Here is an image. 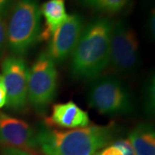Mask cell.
<instances>
[{
    "instance_id": "13",
    "label": "cell",
    "mask_w": 155,
    "mask_h": 155,
    "mask_svg": "<svg viewBox=\"0 0 155 155\" xmlns=\"http://www.w3.org/2000/svg\"><path fill=\"white\" fill-rule=\"evenodd\" d=\"M82 5L104 13H117L126 8L130 0H78Z\"/></svg>"
},
{
    "instance_id": "21",
    "label": "cell",
    "mask_w": 155,
    "mask_h": 155,
    "mask_svg": "<svg viewBox=\"0 0 155 155\" xmlns=\"http://www.w3.org/2000/svg\"><path fill=\"white\" fill-rule=\"evenodd\" d=\"M154 12L153 11V13H151L149 19V29L153 35H154Z\"/></svg>"
},
{
    "instance_id": "15",
    "label": "cell",
    "mask_w": 155,
    "mask_h": 155,
    "mask_svg": "<svg viewBox=\"0 0 155 155\" xmlns=\"http://www.w3.org/2000/svg\"><path fill=\"white\" fill-rule=\"evenodd\" d=\"M7 47V36H6V24L4 17H0V61L5 53Z\"/></svg>"
},
{
    "instance_id": "7",
    "label": "cell",
    "mask_w": 155,
    "mask_h": 155,
    "mask_svg": "<svg viewBox=\"0 0 155 155\" xmlns=\"http://www.w3.org/2000/svg\"><path fill=\"white\" fill-rule=\"evenodd\" d=\"M2 78L7 91V106L21 111L28 104V67L22 57L11 55L2 61Z\"/></svg>"
},
{
    "instance_id": "12",
    "label": "cell",
    "mask_w": 155,
    "mask_h": 155,
    "mask_svg": "<svg viewBox=\"0 0 155 155\" xmlns=\"http://www.w3.org/2000/svg\"><path fill=\"white\" fill-rule=\"evenodd\" d=\"M128 140L136 155H155V132L151 124H139L131 131Z\"/></svg>"
},
{
    "instance_id": "3",
    "label": "cell",
    "mask_w": 155,
    "mask_h": 155,
    "mask_svg": "<svg viewBox=\"0 0 155 155\" xmlns=\"http://www.w3.org/2000/svg\"><path fill=\"white\" fill-rule=\"evenodd\" d=\"M41 8L38 0H17L6 26L7 47L11 55L22 57L40 38Z\"/></svg>"
},
{
    "instance_id": "2",
    "label": "cell",
    "mask_w": 155,
    "mask_h": 155,
    "mask_svg": "<svg viewBox=\"0 0 155 155\" xmlns=\"http://www.w3.org/2000/svg\"><path fill=\"white\" fill-rule=\"evenodd\" d=\"M37 143L45 155H94L113 138V126H87L72 130L51 129L40 125Z\"/></svg>"
},
{
    "instance_id": "14",
    "label": "cell",
    "mask_w": 155,
    "mask_h": 155,
    "mask_svg": "<svg viewBox=\"0 0 155 155\" xmlns=\"http://www.w3.org/2000/svg\"><path fill=\"white\" fill-rule=\"evenodd\" d=\"M144 104L146 111L152 114L154 110V78H150L145 89Z\"/></svg>"
},
{
    "instance_id": "20",
    "label": "cell",
    "mask_w": 155,
    "mask_h": 155,
    "mask_svg": "<svg viewBox=\"0 0 155 155\" xmlns=\"http://www.w3.org/2000/svg\"><path fill=\"white\" fill-rule=\"evenodd\" d=\"M7 104V91L4 79L2 75H0V109Z\"/></svg>"
},
{
    "instance_id": "11",
    "label": "cell",
    "mask_w": 155,
    "mask_h": 155,
    "mask_svg": "<svg viewBox=\"0 0 155 155\" xmlns=\"http://www.w3.org/2000/svg\"><path fill=\"white\" fill-rule=\"evenodd\" d=\"M41 14L45 20V28L41 30L40 38L49 40L55 29L69 17L66 10L65 0H48L40 6Z\"/></svg>"
},
{
    "instance_id": "4",
    "label": "cell",
    "mask_w": 155,
    "mask_h": 155,
    "mask_svg": "<svg viewBox=\"0 0 155 155\" xmlns=\"http://www.w3.org/2000/svg\"><path fill=\"white\" fill-rule=\"evenodd\" d=\"M89 105L103 115H127L134 110L133 97L122 81L113 75L93 79L88 95Z\"/></svg>"
},
{
    "instance_id": "5",
    "label": "cell",
    "mask_w": 155,
    "mask_h": 155,
    "mask_svg": "<svg viewBox=\"0 0 155 155\" xmlns=\"http://www.w3.org/2000/svg\"><path fill=\"white\" fill-rule=\"evenodd\" d=\"M58 73L55 63L43 52L28 70V101L40 114H45L54 99Z\"/></svg>"
},
{
    "instance_id": "18",
    "label": "cell",
    "mask_w": 155,
    "mask_h": 155,
    "mask_svg": "<svg viewBox=\"0 0 155 155\" xmlns=\"http://www.w3.org/2000/svg\"><path fill=\"white\" fill-rule=\"evenodd\" d=\"M13 5L14 0H0V17L5 18L11 11Z\"/></svg>"
},
{
    "instance_id": "17",
    "label": "cell",
    "mask_w": 155,
    "mask_h": 155,
    "mask_svg": "<svg viewBox=\"0 0 155 155\" xmlns=\"http://www.w3.org/2000/svg\"><path fill=\"white\" fill-rule=\"evenodd\" d=\"M115 144L120 147L123 150L124 155H136L128 140H120L115 142Z\"/></svg>"
},
{
    "instance_id": "8",
    "label": "cell",
    "mask_w": 155,
    "mask_h": 155,
    "mask_svg": "<svg viewBox=\"0 0 155 155\" xmlns=\"http://www.w3.org/2000/svg\"><path fill=\"white\" fill-rule=\"evenodd\" d=\"M84 27L83 18L72 14L56 28L50 37L47 52L54 63H61L72 55Z\"/></svg>"
},
{
    "instance_id": "10",
    "label": "cell",
    "mask_w": 155,
    "mask_h": 155,
    "mask_svg": "<svg viewBox=\"0 0 155 155\" xmlns=\"http://www.w3.org/2000/svg\"><path fill=\"white\" fill-rule=\"evenodd\" d=\"M48 125H56L65 128H79L89 126L88 113L69 101L53 106L51 116L47 120Z\"/></svg>"
},
{
    "instance_id": "1",
    "label": "cell",
    "mask_w": 155,
    "mask_h": 155,
    "mask_svg": "<svg viewBox=\"0 0 155 155\" xmlns=\"http://www.w3.org/2000/svg\"><path fill=\"white\" fill-rule=\"evenodd\" d=\"M113 22L109 18L95 19L84 27L71 60V72L76 79L93 80L110 63Z\"/></svg>"
},
{
    "instance_id": "6",
    "label": "cell",
    "mask_w": 155,
    "mask_h": 155,
    "mask_svg": "<svg viewBox=\"0 0 155 155\" xmlns=\"http://www.w3.org/2000/svg\"><path fill=\"white\" fill-rule=\"evenodd\" d=\"M139 63V41L136 33L124 21L113 22L109 65L114 72L126 74L134 72Z\"/></svg>"
},
{
    "instance_id": "16",
    "label": "cell",
    "mask_w": 155,
    "mask_h": 155,
    "mask_svg": "<svg viewBox=\"0 0 155 155\" xmlns=\"http://www.w3.org/2000/svg\"><path fill=\"white\" fill-rule=\"evenodd\" d=\"M97 155H124V153L120 147H118L114 143L113 145L104 148L103 151H101Z\"/></svg>"
},
{
    "instance_id": "9",
    "label": "cell",
    "mask_w": 155,
    "mask_h": 155,
    "mask_svg": "<svg viewBox=\"0 0 155 155\" xmlns=\"http://www.w3.org/2000/svg\"><path fill=\"white\" fill-rule=\"evenodd\" d=\"M0 144L23 150L38 147L37 132L28 122L0 112Z\"/></svg>"
},
{
    "instance_id": "19",
    "label": "cell",
    "mask_w": 155,
    "mask_h": 155,
    "mask_svg": "<svg viewBox=\"0 0 155 155\" xmlns=\"http://www.w3.org/2000/svg\"><path fill=\"white\" fill-rule=\"evenodd\" d=\"M3 155H35L31 152L27 150L18 149V148H11V147H5L2 152Z\"/></svg>"
}]
</instances>
